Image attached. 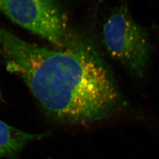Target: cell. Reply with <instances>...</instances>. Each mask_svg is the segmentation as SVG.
I'll return each mask as SVG.
<instances>
[{
	"label": "cell",
	"instance_id": "cell-1",
	"mask_svg": "<svg viewBox=\"0 0 159 159\" xmlns=\"http://www.w3.org/2000/svg\"><path fill=\"white\" fill-rule=\"evenodd\" d=\"M1 51L10 71L23 77L40 105L61 121L87 124L105 119L118 108L120 96L91 41L73 30L68 46L52 50L16 35Z\"/></svg>",
	"mask_w": 159,
	"mask_h": 159
},
{
	"label": "cell",
	"instance_id": "cell-4",
	"mask_svg": "<svg viewBox=\"0 0 159 159\" xmlns=\"http://www.w3.org/2000/svg\"><path fill=\"white\" fill-rule=\"evenodd\" d=\"M41 136L26 133L0 120V158L16 153L27 143Z\"/></svg>",
	"mask_w": 159,
	"mask_h": 159
},
{
	"label": "cell",
	"instance_id": "cell-3",
	"mask_svg": "<svg viewBox=\"0 0 159 159\" xmlns=\"http://www.w3.org/2000/svg\"><path fill=\"white\" fill-rule=\"evenodd\" d=\"M0 12L58 49L67 44L71 29L57 0H0Z\"/></svg>",
	"mask_w": 159,
	"mask_h": 159
},
{
	"label": "cell",
	"instance_id": "cell-2",
	"mask_svg": "<svg viewBox=\"0 0 159 159\" xmlns=\"http://www.w3.org/2000/svg\"><path fill=\"white\" fill-rule=\"evenodd\" d=\"M102 37L110 56L132 75L142 78L150 62L151 43L147 30L134 20L125 1L105 17Z\"/></svg>",
	"mask_w": 159,
	"mask_h": 159
}]
</instances>
